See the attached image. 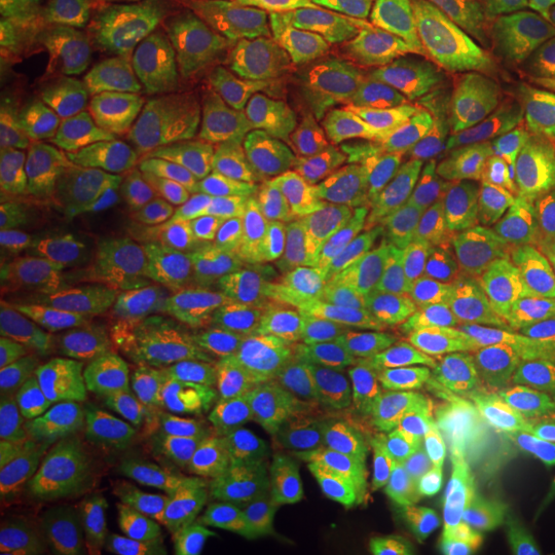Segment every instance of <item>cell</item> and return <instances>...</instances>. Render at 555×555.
I'll use <instances>...</instances> for the list:
<instances>
[{
  "instance_id": "1",
  "label": "cell",
  "mask_w": 555,
  "mask_h": 555,
  "mask_svg": "<svg viewBox=\"0 0 555 555\" xmlns=\"http://www.w3.org/2000/svg\"><path fill=\"white\" fill-rule=\"evenodd\" d=\"M401 238L403 210L385 185L315 190L291 206L256 276L291 313L321 293L387 276Z\"/></svg>"
},
{
  "instance_id": "2",
  "label": "cell",
  "mask_w": 555,
  "mask_h": 555,
  "mask_svg": "<svg viewBox=\"0 0 555 555\" xmlns=\"http://www.w3.org/2000/svg\"><path fill=\"white\" fill-rule=\"evenodd\" d=\"M336 0H284L199 13L179 50L192 91L229 112L263 116L284 80L336 36Z\"/></svg>"
},
{
  "instance_id": "3",
  "label": "cell",
  "mask_w": 555,
  "mask_h": 555,
  "mask_svg": "<svg viewBox=\"0 0 555 555\" xmlns=\"http://www.w3.org/2000/svg\"><path fill=\"white\" fill-rule=\"evenodd\" d=\"M332 66L352 105L360 151L380 159L416 137L469 87L399 36L385 21H369L330 41Z\"/></svg>"
},
{
  "instance_id": "4",
  "label": "cell",
  "mask_w": 555,
  "mask_h": 555,
  "mask_svg": "<svg viewBox=\"0 0 555 555\" xmlns=\"http://www.w3.org/2000/svg\"><path fill=\"white\" fill-rule=\"evenodd\" d=\"M373 11L465 85L543 70L539 34L529 21L459 0H377Z\"/></svg>"
},
{
  "instance_id": "5",
  "label": "cell",
  "mask_w": 555,
  "mask_h": 555,
  "mask_svg": "<svg viewBox=\"0 0 555 555\" xmlns=\"http://www.w3.org/2000/svg\"><path fill=\"white\" fill-rule=\"evenodd\" d=\"M263 128L295 190L350 185L358 171L352 105L334 66L311 60L266 103Z\"/></svg>"
},
{
  "instance_id": "6",
  "label": "cell",
  "mask_w": 555,
  "mask_h": 555,
  "mask_svg": "<svg viewBox=\"0 0 555 555\" xmlns=\"http://www.w3.org/2000/svg\"><path fill=\"white\" fill-rule=\"evenodd\" d=\"M70 79L98 105L95 151L151 153L178 134L183 119V77L157 56L91 50Z\"/></svg>"
},
{
  "instance_id": "7",
  "label": "cell",
  "mask_w": 555,
  "mask_h": 555,
  "mask_svg": "<svg viewBox=\"0 0 555 555\" xmlns=\"http://www.w3.org/2000/svg\"><path fill=\"white\" fill-rule=\"evenodd\" d=\"M247 354L199 337L171 336L151 327L121 350L107 396L130 433L149 437L220 375L241 373Z\"/></svg>"
},
{
  "instance_id": "8",
  "label": "cell",
  "mask_w": 555,
  "mask_h": 555,
  "mask_svg": "<svg viewBox=\"0 0 555 555\" xmlns=\"http://www.w3.org/2000/svg\"><path fill=\"white\" fill-rule=\"evenodd\" d=\"M286 490L261 476L208 477L196 488L178 555H295Z\"/></svg>"
},
{
  "instance_id": "9",
  "label": "cell",
  "mask_w": 555,
  "mask_h": 555,
  "mask_svg": "<svg viewBox=\"0 0 555 555\" xmlns=\"http://www.w3.org/2000/svg\"><path fill=\"white\" fill-rule=\"evenodd\" d=\"M506 258L490 222L469 219L428 179L412 181L403 206V238L397 274L424 288L451 282L488 284Z\"/></svg>"
},
{
  "instance_id": "10",
  "label": "cell",
  "mask_w": 555,
  "mask_h": 555,
  "mask_svg": "<svg viewBox=\"0 0 555 555\" xmlns=\"http://www.w3.org/2000/svg\"><path fill=\"white\" fill-rule=\"evenodd\" d=\"M142 330L134 307L118 295L82 282L62 284L52 318L54 389L77 399L107 396L116 360Z\"/></svg>"
},
{
  "instance_id": "11",
  "label": "cell",
  "mask_w": 555,
  "mask_h": 555,
  "mask_svg": "<svg viewBox=\"0 0 555 555\" xmlns=\"http://www.w3.org/2000/svg\"><path fill=\"white\" fill-rule=\"evenodd\" d=\"M456 130L486 157H555V87L535 73L476 80L459 105Z\"/></svg>"
},
{
  "instance_id": "12",
  "label": "cell",
  "mask_w": 555,
  "mask_h": 555,
  "mask_svg": "<svg viewBox=\"0 0 555 555\" xmlns=\"http://www.w3.org/2000/svg\"><path fill=\"white\" fill-rule=\"evenodd\" d=\"M291 210L272 185L208 183L185 192L178 224L192 247L229 272L258 268Z\"/></svg>"
},
{
  "instance_id": "13",
  "label": "cell",
  "mask_w": 555,
  "mask_h": 555,
  "mask_svg": "<svg viewBox=\"0 0 555 555\" xmlns=\"http://www.w3.org/2000/svg\"><path fill=\"white\" fill-rule=\"evenodd\" d=\"M132 307L155 332L199 337L233 350L268 337L278 318L272 298L233 276L198 282L157 302Z\"/></svg>"
},
{
  "instance_id": "14",
  "label": "cell",
  "mask_w": 555,
  "mask_h": 555,
  "mask_svg": "<svg viewBox=\"0 0 555 555\" xmlns=\"http://www.w3.org/2000/svg\"><path fill=\"white\" fill-rule=\"evenodd\" d=\"M167 165L179 190L208 183L272 185L286 181L263 128V116L229 112L192 128L171 149Z\"/></svg>"
},
{
  "instance_id": "15",
  "label": "cell",
  "mask_w": 555,
  "mask_h": 555,
  "mask_svg": "<svg viewBox=\"0 0 555 555\" xmlns=\"http://www.w3.org/2000/svg\"><path fill=\"white\" fill-rule=\"evenodd\" d=\"M430 297L408 280H366L305 300L288 315H321L348 323L375 337L397 360L424 344Z\"/></svg>"
},
{
  "instance_id": "16",
  "label": "cell",
  "mask_w": 555,
  "mask_h": 555,
  "mask_svg": "<svg viewBox=\"0 0 555 555\" xmlns=\"http://www.w3.org/2000/svg\"><path fill=\"white\" fill-rule=\"evenodd\" d=\"M178 192V181L167 163L134 151H118L80 181V198L121 238L137 237L169 222Z\"/></svg>"
},
{
  "instance_id": "17",
  "label": "cell",
  "mask_w": 555,
  "mask_h": 555,
  "mask_svg": "<svg viewBox=\"0 0 555 555\" xmlns=\"http://www.w3.org/2000/svg\"><path fill=\"white\" fill-rule=\"evenodd\" d=\"M224 278L231 272L199 256L178 222H165L124 238L118 258L101 282L132 305H151L192 284Z\"/></svg>"
},
{
  "instance_id": "18",
  "label": "cell",
  "mask_w": 555,
  "mask_h": 555,
  "mask_svg": "<svg viewBox=\"0 0 555 555\" xmlns=\"http://www.w3.org/2000/svg\"><path fill=\"white\" fill-rule=\"evenodd\" d=\"M422 176L469 219L490 220L498 199L539 173V160H504L474 153L455 137L435 132L417 151Z\"/></svg>"
},
{
  "instance_id": "19",
  "label": "cell",
  "mask_w": 555,
  "mask_h": 555,
  "mask_svg": "<svg viewBox=\"0 0 555 555\" xmlns=\"http://www.w3.org/2000/svg\"><path fill=\"white\" fill-rule=\"evenodd\" d=\"M295 513V555H387L377 504L341 496L318 483L286 488Z\"/></svg>"
},
{
  "instance_id": "20",
  "label": "cell",
  "mask_w": 555,
  "mask_h": 555,
  "mask_svg": "<svg viewBox=\"0 0 555 555\" xmlns=\"http://www.w3.org/2000/svg\"><path fill=\"white\" fill-rule=\"evenodd\" d=\"M377 508L387 555H444L492 531L474 508L442 500L420 483H405Z\"/></svg>"
},
{
  "instance_id": "21",
  "label": "cell",
  "mask_w": 555,
  "mask_h": 555,
  "mask_svg": "<svg viewBox=\"0 0 555 555\" xmlns=\"http://www.w3.org/2000/svg\"><path fill=\"white\" fill-rule=\"evenodd\" d=\"M483 442L486 474L474 511L490 529L525 527L522 490L533 465L537 442L527 433L515 397L508 391L496 397Z\"/></svg>"
},
{
  "instance_id": "22",
  "label": "cell",
  "mask_w": 555,
  "mask_h": 555,
  "mask_svg": "<svg viewBox=\"0 0 555 555\" xmlns=\"http://www.w3.org/2000/svg\"><path fill=\"white\" fill-rule=\"evenodd\" d=\"M424 344L492 364L515 366L525 360L504 336L481 282L438 286L428 302Z\"/></svg>"
},
{
  "instance_id": "23",
  "label": "cell",
  "mask_w": 555,
  "mask_h": 555,
  "mask_svg": "<svg viewBox=\"0 0 555 555\" xmlns=\"http://www.w3.org/2000/svg\"><path fill=\"white\" fill-rule=\"evenodd\" d=\"M70 511L134 535L157 527L171 511V488L142 467L70 477L62 492Z\"/></svg>"
},
{
  "instance_id": "24",
  "label": "cell",
  "mask_w": 555,
  "mask_h": 555,
  "mask_svg": "<svg viewBox=\"0 0 555 555\" xmlns=\"http://www.w3.org/2000/svg\"><path fill=\"white\" fill-rule=\"evenodd\" d=\"M498 323L525 358L555 352V276L525 259H504L486 284Z\"/></svg>"
},
{
  "instance_id": "25",
  "label": "cell",
  "mask_w": 555,
  "mask_h": 555,
  "mask_svg": "<svg viewBox=\"0 0 555 555\" xmlns=\"http://www.w3.org/2000/svg\"><path fill=\"white\" fill-rule=\"evenodd\" d=\"M276 461L280 465L270 467V472L288 479L291 486L318 483L325 490L366 504H380L405 486L391 476L380 442L373 440H336L325 449L295 451Z\"/></svg>"
},
{
  "instance_id": "26",
  "label": "cell",
  "mask_w": 555,
  "mask_h": 555,
  "mask_svg": "<svg viewBox=\"0 0 555 555\" xmlns=\"http://www.w3.org/2000/svg\"><path fill=\"white\" fill-rule=\"evenodd\" d=\"M40 237L64 284L107 276L124 243L118 231L82 198L56 204L40 219Z\"/></svg>"
},
{
  "instance_id": "27",
  "label": "cell",
  "mask_w": 555,
  "mask_h": 555,
  "mask_svg": "<svg viewBox=\"0 0 555 555\" xmlns=\"http://www.w3.org/2000/svg\"><path fill=\"white\" fill-rule=\"evenodd\" d=\"M54 309L34 297L0 300V375L20 391L54 389L56 357L52 346Z\"/></svg>"
},
{
  "instance_id": "28",
  "label": "cell",
  "mask_w": 555,
  "mask_h": 555,
  "mask_svg": "<svg viewBox=\"0 0 555 555\" xmlns=\"http://www.w3.org/2000/svg\"><path fill=\"white\" fill-rule=\"evenodd\" d=\"M183 0H100L85 17L91 50H126L167 56L178 48Z\"/></svg>"
},
{
  "instance_id": "29",
  "label": "cell",
  "mask_w": 555,
  "mask_h": 555,
  "mask_svg": "<svg viewBox=\"0 0 555 555\" xmlns=\"http://www.w3.org/2000/svg\"><path fill=\"white\" fill-rule=\"evenodd\" d=\"M0 25L7 38L21 41L66 75H73L91 50L85 17L68 0H0Z\"/></svg>"
},
{
  "instance_id": "30",
  "label": "cell",
  "mask_w": 555,
  "mask_h": 555,
  "mask_svg": "<svg viewBox=\"0 0 555 555\" xmlns=\"http://www.w3.org/2000/svg\"><path fill=\"white\" fill-rule=\"evenodd\" d=\"M62 280L46 256L40 219L29 199L11 194L0 217V293L2 297H56Z\"/></svg>"
},
{
  "instance_id": "31",
  "label": "cell",
  "mask_w": 555,
  "mask_h": 555,
  "mask_svg": "<svg viewBox=\"0 0 555 555\" xmlns=\"http://www.w3.org/2000/svg\"><path fill=\"white\" fill-rule=\"evenodd\" d=\"M124 531L80 513H41L4 529L2 555H126Z\"/></svg>"
},
{
  "instance_id": "32",
  "label": "cell",
  "mask_w": 555,
  "mask_h": 555,
  "mask_svg": "<svg viewBox=\"0 0 555 555\" xmlns=\"http://www.w3.org/2000/svg\"><path fill=\"white\" fill-rule=\"evenodd\" d=\"M518 380L511 364H492L461 357L433 344H422L416 352L397 362L396 385L422 393H506Z\"/></svg>"
},
{
  "instance_id": "33",
  "label": "cell",
  "mask_w": 555,
  "mask_h": 555,
  "mask_svg": "<svg viewBox=\"0 0 555 555\" xmlns=\"http://www.w3.org/2000/svg\"><path fill=\"white\" fill-rule=\"evenodd\" d=\"M488 222L506 258L525 259L555 276V199L515 185L498 199Z\"/></svg>"
},
{
  "instance_id": "34",
  "label": "cell",
  "mask_w": 555,
  "mask_h": 555,
  "mask_svg": "<svg viewBox=\"0 0 555 555\" xmlns=\"http://www.w3.org/2000/svg\"><path fill=\"white\" fill-rule=\"evenodd\" d=\"M284 344L300 346L325 357L348 360L371 373L385 387L396 385L397 360L375 337L336 319L286 315L278 327Z\"/></svg>"
},
{
  "instance_id": "35",
  "label": "cell",
  "mask_w": 555,
  "mask_h": 555,
  "mask_svg": "<svg viewBox=\"0 0 555 555\" xmlns=\"http://www.w3.org/2000/svg\"><path fill=\"white\" fill-rule=\"evenodd\" d=\"M241 387L259 417L270 424L315 393L280 337H263L241 369Z\"/></svg>"
},
{
  "instance_id": "36",
  "label": "cell",
  "mask_w": 555,
  "mask_h": 555,
  "mask_svg": "<svg viewBox=\"0 0 555 555\" xmlns=\"http://www.w3.org/2000/svg\"><path fill=\"white\" fill-rule=\"evenodd\" d=\"M284 344V341H282ZM288 357L309 378L319 396H325L348 412H360L369 408L378 396L383 385L371 373L348 360L325 357L313 350L284 344Z\"/></svg>"
},
{
  "instance_id": "37",
  "label": "cell",
  "mask_w": 555,
  "mask_h": 555,
  "mask_svg": "<svg viewBox=\"0 0 555 555\" xmlns=\"http://www.w3.org/2000/svg\"><path fill=\"white\" fill-rule=\"evenodd\" d=\"M341 405L325 396H309L291 412L266 424L263 435L288 451H318L334 444L350 424Z\"/></svg>"
},
{
  "instance_id": "38",
  "label": "cell",
  "mask_w": 555,
  "mask_h": 555,
  "mask_svg": "<svg viewBox=\"0 0 555 555\" xmlns=\"http://www.w3.org/2000/svg\"><path fill=\"white\" fill-rule=\"evenodd\" d=\"M500 393H426L412 422V430H428L440 437H483Z\"/></svg>"
},
{
  "instance_id": "39",
  "label": "cell",
  "mask_w": 555,
  "mask_h": 555,
  "mask_svg": "<svg viewBox=\"0 0 555 555\" xmlns=\"http://www.w3.org/2000/svg\"><path fill=\"white\" fill-rule=\"evenodd\" d=\"M486 474V442L483 437L451 438L438 456L428 490L433 494L455 502L461 506L476 508Z\"/></svg>"
},
{
  "instance_id": "40",
  "label": "cell",
  "mask_w": 555,
  "mask_h": 555,
  "mask_svg": "<svg viewBox=\"0 0 555 555\" xmlns=\"http://www.w3.org/2000/svg\"><path fill=\"white\" fill-rule=\"evenodd\" d=\"M424 397L426 393L412 387H403V385L385 387V391H380V396L369 408L360 410L357 416L350 417L346 433L337 440L383 442L405 430H412V422L424 403Z\"/></svg>"
},
{
  "instance_id": "41",
  "label": "cell",
  "mask_w": 555,
  "mask_h": 555,
  "mask_svg": "<svg viewBox=\"0 0 555 555\" xmlns=\"http://www.w3.org/2000/svg\"><path fill=\"white\" fill-rule=\"evenodd\" d=\"M56 422L52 414L25 401L2 403L0 410V456L25 459L54 449Z\"/></svg>"
},
{
  "instance_id": "42",
  "label": "cell",
  "mask_w": 555,
  "mask_h": 555,
  "mask_svg": "<svg viewBox=\"0 0 555 555\" xmlns=\"http://www.w3.org/2000/svg\"><path fill=\"white\" fill-rule=\"evenodd\" d=\"M56 70L48 62L38 59L21 41L2 36L0 43V91L4 114L11 109H34L43 93L46 70Z\"/></svg>"
},
{
  "instance_id": "43",
  "label": "cell",
  "mask_w": 555,
  "mask_h": 555,
  "mask_svg": "<svg viewBox=\"0 0 555 555\" xmlns=\"http://www.w3.org/2000/svg\"><path fill=\"white\" fill-rule=\"evenodd\" d=\"M515 403L527 433L535 442H555V375L539 360L529 362L515 387Z\"/></svg>"
},
{
  "instance_id": "44",
  "label": "cell",
  "mask_w": 555,
  "mask_h": 555,
  "mask_svg": "<svg viewBox=\"0 0 555 555\" xmlns=\"http://www.w3.org/2000/svg\"><path fill=\"white\" fill-rule=\"evenodd\" d=\"M449 440L428 430H405L383 440L380 449L391 476L403 483H426Z\"/></svg>"
},
{
  "instance_id": "45",
  "label": "cell",
  "mask_w": 555,
  "mask_h": 555,
  "mask_svg": "<svg viewBox=\"0 0 555 555\" xmlns=\"http://www.w3.org/2000/svg\"><path fill=\"white\" fill-rule=\"evenodd\" d=\"M68 479L70 477H66L59 467L31 456L0 461L2 494L25 506H34L60 496L66 490Z\"/></svg>"
},
{
  "instance_id": "46",
  "label": "cell",
  "mask_w": 555,
  "mask_h": 555,
  "mask_svg": "<svg viewBox=\"0 0 555 555\" xmlns=\"http://www.w3.org/2000/svg\"><path fill=\"white\" fill-rule=\"evenodd\" d=\"M522 520L525 527L555 520V442H537L522 490Z\"/></svg>"
},
{
  "instance_id": "47",
  "label": "cell",
  "mask_w": 555,
  "mask_h": 555,
  "mask_svg": "<svg viewBox=\"0 0 555 555\" xmlns=\"http://www.w3.org/2000/svg\"><path fill=\"white\" fill-rule=\"evenodd\" d=\"M238 375L241 373H224L219 378H215L194 401H190L185 408L167 417L163 422V428L192 426V424L222 416L229 410H233L238 401L237 385H235V378Z\"/></svg>"
},
{
  "instance_id": "48",
  "label": "cell",
  "mask_w": 555,
  "mask_h": 555,
  "mask_svg": "<svg viewBox=\"0 0 555 555\" xmlns=\"http://www.w3.org/2000/svg\"><path fill=\"white\" fill-rule=\"evenodd\" d=\"M554 545L550 539L539 533L522 531V527L515 529H496L494 535H483L451 550L444 555H552Z\"/></svg>"
},
{
  "instance_id": "49",
  "label": "cell",
  "mask_w": 555,
  "mask_h": 555,
  "mask_svg": "<svg viewBox=\"0 0 555 555\" xmlns=\"http://www.w3.org/2000/svg\"><path fill=\"white\" fill-rule=\"evenodd\" d=\"M483 11L513 15L539 27H555V0H469Z\"/></svg>"
},
{
  "instance_id": "50",
  "label": "cell",
  "mask_w": 555,
  "mask_h": 555,
  "mask_svg": "<svg viewBox=\"0 0 555 555\" xmlns=\"http://www.w3.org/2000/svg\"><path fill=\"white\" fill-rule=\"evenodd\" d=\"M539 52L545 77L555 87V27H541L539 31Z\"/></svg>"
},
{
  "instance_id": "51",
  "label": "cell",
  "mask_w": 555,
  "mask_h": 555,
  "mask_svg": "<svg viewBox=\"0 0 555 555\" xmlns=\"http://www.w3.org/2000/svg\"><path fill=\"white\" fill-rule=\"evenodd\" d=\"M284 0H183L185 7H194L199 13L222 9V7H259V4H276Z\"/></svg>"
},
{
  "instance_id": "52",
  "label": "cell",
  "mask_w": 555,
  "mask_h": 555,
  "mask_svg": "<svg viewBox=\"0 0 555 555\" xmlns=\"http://www.w3.org/2000/svg\"><path fill=\"white\" fill-rule=\"evenodd\" d=\"M539 364H541L545 371H550V373H554L555 375V352L554 354H550V357L541 358Z\"/></svg>"
},
{
  "instance_id": "53",
  "label": "cell",
  "mask_w": 555,
  "mask_h": 555,
  "mask_svg": "<svg viewBox=\"0 0 555 555\" xmlns=\"http://www.w3.org/2000/svg\"><path fill=\"white\" fill-rule=\"evenodd\" d=\"M68 2H70V4H75V7H79L80 2H82V0H68Z\"/></svg>"
},
{
  "instance_id": "54",
  "label": "cell",
  "mask_w": 555,
  "mask_h": 555,
  "mask_svg": "<svg viewBox=\"0 0 555 555\" xmlns=\"http://www.w3.org/2000/svg\"><path fill=\"white\" fill-rule=\"evenodd\" d=\"M552 535L555 537V520H552Z\"/></svg>"
}]
</instances>
